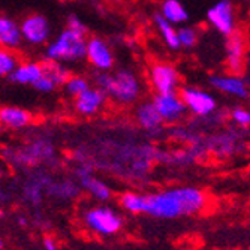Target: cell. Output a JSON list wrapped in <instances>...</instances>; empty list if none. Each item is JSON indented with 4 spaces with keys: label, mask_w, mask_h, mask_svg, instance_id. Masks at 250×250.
<instances>
[{
    "label": "cell",
    "mask_w": 250,
    "mask_h": 250,
    "mask_svg": "<svg viewBox=\"0 0 250 250\" xmlns=\"http://www.w3.org/2000/svg\"><path fill=\"white\" fill-rule=\"evenodd\" d=\"M119 204L130 214H146L153 219L172 220L199 214L206 210L208 198L199 188L180 186L147 195L125 192L119 196Z\"/></svg>",
    "instance_id": "cell-1"
},
{
    "label": "cell",
    "mask_w": 250,
    "mask_h": 250,
    "mask_svg": "<svg viewBox=\"0 0 250 250\" xmlns=\"http://www.w3.org/2000/svg\"><path fill=\"white\" fill-rule=\"evenodd\" d=\"M96 87L108 96L120 104H133L141 95V83L133 72L127 69H119L111 72H96Z\"/></svg>",
    "instance_id": "cell-2"
},
{
    "label": "cell",
    "mask_w": 250,
    "mask_h": 250,
    "mask_svg": "<svg viewBox=\"0 0 250 250\" xmlns=\"http://www.w3.org/2000/svg\"><path fill=\"white\" fill-rule=\"evenodd\" d=\"M84 35L64 29L45 50V59L57 63H78L85 59Z\"/></svg>",
    "instance_id": "cell-3"
},
{
    "label": "cell",
    "mask_w": 250,
    "mask_h": 250,
    "mask_svg": "<svg viewBox=\"0 0 250 250\" xmlns=\"http://www.w3.org/2000/svg\"><path fill=\"white\" fill-rule=\"evenodd\" d=\"M83 220L88 231L101 237L116 235L123 228V217L108 206H96L85 210Z\"/></svg>",
    "instance_id": "cell-4"
},
{
    "label": "cell",
    "mask_w": 250,
    "mask_h": 250,
    "mask_svg": "<svg viewBox=\"0 0 250 250\" xmlns=\"http://www.w3.org/2000/svg\"><path fill=\"white\" fill-rule=\"evenodd\" d=\"M180 98L188 111L198 117H208L217 109V102L213 95L195 87H186L181 90Z\"/></svg>",
    "instance_id": "cell-5"
},
{
    "label": "cell",
    "mask_w": 250,
    "mask_h": 250,
    "mask_svg": "<svg viewBox=\"0 0 250 250\" xmlns=\"http://www.w3.org/2000/svg\"><path fill=\"white\" fill-rule=\"evenodd\" d=\"M85 59L98 72H109L114 67V54H112V50L99 36L87 39Z\"/></svg>",
    "instance_id": "cell-6"
},
{
    "label": "cell",
    "mask_w": 250,
    "mask_h": 250,
    "mask_svg": "<svg viewBox=\"0 0 250 250\" xmlns=\"http://www.w3.org/2000/svg\"><path fill=\"white\" fill-rule=\"evenodd\" d=\"M21 38L30 45H42L51 36L50 21L41 14H33L26 17L20 22Z\"/></svg>",
    "instance_id": "cell-7"
},
{
    "label": "cell",
    "mask_w": 250,
    "mask_h": 250,
    "mask_svg": "<svg viewBox=\"0 0 250 250\" xmlns=\"http://www.w3.org/2000/svg\"><path fill=\"white\" fill-rule=\"evenodd\" d=\"M210 24L223 36L231 35L235 29V9L231 0H220L207 12Z\"/></svg>",
    "instance_id": "cell-8"
},
{
    "label": "cell",
    "mask_w": 250,
    "mask_h": 250,
    "mask_svg": "<svg viewBox=\"0 0 250 250\" xmlns=\"http://www.w3.org/2000/svg\"><path fill=\"white\" fill-rule=\"evenodd\" d=\"M151 102L157 111L159 117H161L162 122H165V123L178 122L188 111L177 92L175 93H164V95L156 93V96Z\"/></svg>",
    "instance_id": "cell-9"
},
{
    "label": "cell",
    "mask_w": 250,
    "mask_h": 250,
    "mask_svg": "<svg viewBox=\"0 0 250 250\" xmlns=\"http://www.w3.org/2000/svg\"><path fill=\"white\" fill-rule=\"evenodd\" d=\"M150 81L156 93H175L180 84V77L172 64L156 63L150 69Z\"/></svg>",
    "instance_id": "cell-10"
},
{
    "label": "cell",
    "mask_w": 250,
    "mask_h": 250,
    "mask_svg": "<svg viewBox=\"0 0 250 250\" xmlns=\"http://www.w3.org/2000/svg\"><path fill=\"white\" fill-rule=\"evenodd\" d=\"M75 174L78 178L80 188H83L88 195H92L96 201H101V202L111 201V198H112L111 188L105 183V181L95 177L92 169L87 167H80Z\"/></svg>",
    "instance_id": "cell-11"
},
{
    "label": "cell",
    "mask_w": 250,
    "mask_h": 250,
    "mask_svg": "<svg viewBox=\"0 0 250 250\" xmlns=\"http://www.w3.org/2000/svg\"><path fill=\"white\" fill-rule=\"evenodd\" d=\"M105 101H106V95L101 92L98 87L90 85L85 92H83L75 98V109L81 116L92 117L104 108Z\"/></svg>",
    "instance_id": "cell-12"
},
{
    "label": "cell",
    "mask_w": 250,
    "mask_h": 250,
    "mask_svg": "<svg viewBox=\"0 0 250 250\" xmlns=\"http://www.w3.org/2000/svg\"><path fill=\"white\" fill-rule=\"evenodd\" d=\"M225 53H226V60H228L231 71L240 72L244 66L246 43H244V36L238 30H234L231 35L226 36Z\"/></svg>",
    "instance_id": "cell-13"
},
{
    "label": "cell",
    "mask_w": 250,
    "mask_h": 250,
    "mask_svg": "<svg viewBox=\"0 0 250 250\" xmlns=\"http://www.w3.org/2000/svg\"><path fill=\"white\" fill-rule=\"evenodd\" d=\"M210 83L214 88H217L219 92L225 95L240 98V99H246L249 95L247 83L238 75H216L211 77Z\"/></svg>",
    "instance_id": "cell-14"
},
{
    "label": "cell",
    "mask_w": 250,
    "mask_h": 250,
    "mask_svg": "<svg viewBox=\"0 0 250 250\" xmlns=\"http://www.w3.org/2000/svg\"><path fill=\"white\" fill-rule=\"evenodd\" d=\"M22 42L20 22L14 18L0 14V48L17 50Z\"/></svg>",
    "instance_id": "cell-15"
},
{
    "label": "cell",
    "mask_w": 250,
    "mask_h": 250,
    "mask_svg": "<svg viewBox=\"0 0 250 250\" xmlns=\"http://www.w3.org/2000/svg\"><path fill=\"white\" fill-rule=\"evenodd\" d=\"M135 120L144 130L157 132L162 127V119L159 117L153 102H143L135 109Z\"/></svg>",
    "instance_id": "cell-16"
},
{
    "label": "cell",
    "mask_w": 250,
    "mask_h": 250,
    "mask_svg": "<svg viewBox=\"0 0 250 250\" xmlns=\"http://www.w3.org/2000/svg\"><path fill=\"white\" fill-rule=\"evenodd\" d=\"M32 123V114L29 111L18 106L0 108V125L9 129H22Z\"/></svg>",
    "instance_id": "cell-17"
},
{
    "label": "cell",
    "mask_w": 250,
    "mask_h": 250,
    "mask_svg": "<svg viewBox=\"0 0 250 250\" xmlns=\"http://www.w3.org/2000/svg\"><path fill=\"white\" fill-rule=\"evenodd\" d=\"M42 72H43L42 63L30 62L24 64H18L8 78L20 85H33L35 81L42 75Z\"/></svg>",
    "instance_id": "cell-18"
},
{
    "label": "cell",
    "mask_w": 250,
    "mask_h": 250,
    "mask_svg": "<svg viewBox=\"0 0 250 250\" xmlns=\"http://www.w3.org/2000/svg\"><path fill=\"white\" fill-rule=\"evenodd\" d=\"M45 193H48L50 196L60 199V201H69L78 196L80 193V186L71 180H63V181H50V185L47 186Z\"/></svg>",
    "instance_id": "cell-19"
},
{
    "label": "cell",
    "mask_w": 250,
    "mask_h": 250,
    "mask_svg": "<svg viewBox=\"0 0 250 250\" xmlns=\"http://www.w3.org/2000/svg\"><path fill=\"white\" fill-rule=\"evenodd\" d=\"M161 14L171 24H183L189 20V12L178 0H165L161 6Z\"/></svg>",
    "instance_id": "cell-20"
},
{
    "label": "cell",
    "mask_w": 250,
    "mask_h": 250,
    "mask_svg": "<svg viewBox=\"0 0 250 250\" xmlns=\"http://www.w3.org/2000/svg\"><path fill=\"white\" fill-rule=\"evenodd\" d=\"M154 24L159 30V33H161V38L162 41L167 43V47L169 50H180V42H178V36H177V29L174 24H171V22H168L161 14H156L154 15Z\"/></svg>",
    "instance_id": "cell-21"
},
{
    "label": "cell",
    "mask_w": 250,
    "mask_h": 250,
    "mask_svg": "<svg viewBox=\"0 0 250 250\" xmlns=\"http://www.w3.org/2000/svg\"><path fill=\"white\" fill-rule=\"evenodd\" d=\"M43 67V74L50 77L53 80V83L59 87L63 85L66 83V80L69 78V71L63 63H57V62H50V60H45L42 63Z\"/></svg>",
    "instance_id": "cell-22"
},
{
    "label": "cell",
    "mask_w": 250,
    "mask_h": 250,
    "mask_svg": "<svg viewBox=\"0 0 250 250\" xmlns=\"http://www.w3.org/2000/svg\"><path fill=\"white\" fill-rule=\"evenodd\" d=\"M48 185H50V180L47 181H41V178L32 180L29 183H26L24 189H22V195H24L26 201H29L32 206H36V204L41 202Z\"/></svg>",
    "instance_id": "cell-23"
},
{
    "label": "cell",
    "mask_w": 250,
    "mask_h": 250,
    "mask_svg": "<svg viewBox=\"0 0 250 250\" xmlns=\"http://www.w3.org/2000/svg\"><path fill=\"white\" fill-rule=\"evenodd\" d=\"M18 64V57L12 53V50L0 48V78L9 77Z\"/></svg>",
    "instance_id": "cell-24"
},
{
    "label": "cell",
    "mask_w": 250,
    "mask_h": 250,
    "mask_svg": "<svg viewBox=\"0 0 250 250\" xmlns=\"http://www.w3.org/2000/svg\"><path fill=\"white\" fill-rule=\"evenodd\" d=\"M67 95H71L74 98H77L78 95H81L83 92L90 87V81L85 78V77H81V75H72L66 80V83L63 84Z\"/></svg>",
    "instance_id": "cell-25"
},
{
    "label": "cell",
    "mask_w": 250,
    "mask_h": 250,
    "mask_svg": "<svg viewBox=\"0 0 250 250\" xmlns=\"http://www.w3.org/2000/svg\"><path fill=\"white\" fill-rule=\"evenodd\" d=\"M177 36L180 42V48H193L198 42V32L190 26H183L177 29Z\"/></svg>",
    "instance_id": "cell-26"
},
{
    "label": "cell",
    "mask_w": 250,
    "mask_h": 250,
    "mask_svg": "<svg viewBox=\"0 0 250 250\" xmlns=\"http://www.w3.org/2000/svg\"><path fill=\"white\" fill-rule=\"evenodd\" d=\"M33 87L38 90V92H42V93H51V92H54L57 85L53 83V80H51L50 77H47V75H45V74L42 72V75L35 81Z\"/></svg>",
    "instance_id": "cell-27"
},
{
    "label": "cell",
    "mask_w": 250,
    "mask_h": 250,
    "mask_svg": "<svg viewBox=\"0 0 250 250\" xmlns=\"http://www.w3.org/2000/svg\"><path fill=\"white\" fill-rule=\"evenodd\" d=\"M231 119L235 125L246 127L250 123V112L244 108H235L231 111Z\"/></svg>",
    "instance_id": "cell-28"
},
{
    "label": "cell",
    "mask_w": 250,
    "mask_h": 250,
    "mask_svg": "<svg viewBox=\"0 0 250 250\" xmlns=\"http://www.w3.org/2000/svg\"><path fill=\"white\" fill-rule=\"evenodd\" d=\"M67 27L66 29H69V30H74L77 33H81V35H87V26H85V22L78 17V15H69L67 17Z\"/></svg>",
    "instance_id": "cell-29"
},
{
    "label": "cell",
    "mask_w": 250,
    "mask_h": 250,
    "mask_svg": "<svg viewBox=\"0 0 250 250\" xmlns=\"http://www.w3.org/2000/svg\"><path fill=\"white\" fill-rule=\"evenodd\" d=\"M43 247H45V250H59V247L56 246V243L51 238H45Z\"/></svg>",
    "instance_id": "cell-30"
},
{
    "label": "cell",
    "mask_w": 250,
    "mask_h": 250,
    "mask_svg": "<svg viewBox=\"0 0 250 250\" xmlns=\"http://www.w3.org/2000/svg\"><path fill=\"white\" fill-rule=\"evenodd\" d=\"M18 223H20L21 226H24V225H27V220H26L24 217H20V219H18Z\"/></svg>",
    "instance_id": "cell-31"
},
{
    "label": "cell",
    "mask_w": 250,
    "mask_h": 250,
    "mask_svg": "<svg viewBox=\"0 0 250 250\" xmlns=\"http://www.w3.org/2000/svg\"><path fill=\"white\" fill-rule=\"evenodd\" d=\"M5 249V243H3V240L0 238V250H3Z\"/></svg>",
    "instance_id": "cell-32"
},
{
    "label": "cell",
    "mask_w": 250,
    "mask_h": 250,
    "mask_svg": "<svg viewBox=\"0 0 250 250\" xmlns=\"http://www.w3.org/2000/svg\"><path fill=\"white\" fill-rule=\"evenodd\" d=\"M0 217H2V211H0Z\"/></svg>",
    "instance_id": "cell-33"
}]
</instances>
